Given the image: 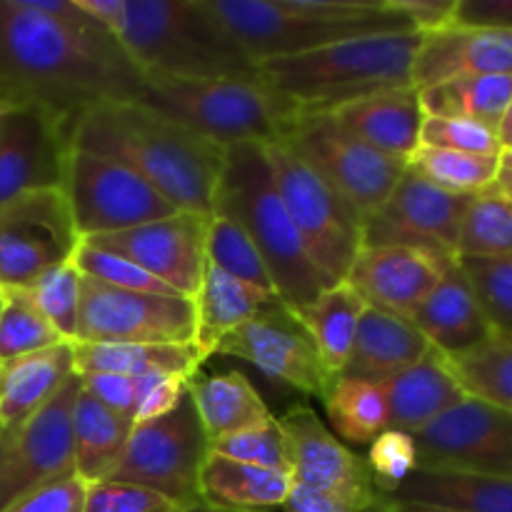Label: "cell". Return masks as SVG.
Returning <instances> with one entry per match:
<instances>
[{
	"instance_id": "1",
	"label": "cell",
	"mask_w": 512,
	"mask_h": 512,
	"mask_svg": "<svg viewBox=\"0 0 512 512\" xmlns=\"http://www.w3.org/2000/svg\"><path fill=\"white\" fill-rule=\"evenodd\" d=\"M0 90L48 110L73 133L93 108L138 100L143 73L100 23L73 25L28 0H0Z\"/></svg>"
},
{
	"instance_id": "2",
	"label": "cell",
	"mask_w": 512,
	"mask_h": 512,
	"mask_svg": "<svg viewBox=\"0 0 512 512\" xmlns=\"http://www.w3.org/2000/svg\"><path fill=\"white\" fill-rule=\"evenodd\" d=\"M70 148L120 160L178 210L213 215L225 148L140 100L108 103L85 113L73 125Z\"/></svg>"
},
{
	"instance_id": "3",
	"label": "cell",
	"mask_w": 512,
	"mask_h": 512,
	"mask_svg": "<svg viewBox=\"0 0 512 512\" xmlns=\"http://www.w3.org/2000/svg\"><path fill=\"white\" fill-rule=\"evenodd\" d=\"M203 8L255 65L363 35L415 30L393 0H203Z\"/></svg>"
},
{
	"instance_id": "4",
	"label": "cell",
	"mask_w": 512,
	"mask_h": 512,
	"mask_svg": "<svg viewBox=\"0 0 512 512\" xmlns=\"http://www.w3.org/2000/svg\"><path fill=\"white\" fill-rule=\"evenodd\" d=\"M213 215L235 220L248 233L273 278L275 295L295 313L333 285L310 260L290 220L265 145L240 143L225 148Z\"/></svg>"
},
{
	"instance_id": "5",
	"label": "cell",
	"mask_w": 512,
	"mask_h": 512,
	"mask_svg": "<svg viewBox=\"0 0 512 512\" xmlns=\"http://www.w3.org/2000/svg\"><path fill=\"white\" fill-rule=\"evenodd\" d=\"M423 33H378L290 58L263 60L255 78L300 110H333L393 88H413V58Z\"/></svg>"
},
{
	"instance_id": "6",
	"label": "cell",
	"mask_w": 512,
	"mask_h": 512,
	"mask_svg": "<svg viewBox=\"0 0 512 512\" xmlns=\"http://www.w3.org/2000/svg\"><path fill=\"white\" fill-rule=\"evenodd\" d=\"M115 38L143 75L255 78V63L210 18L203 0H125Z\"/></svg>"
},
{
	"instance_id": "7",
	"label": "cell",
	"mask_w": 512,
	"mask_h": 512,
	"mask_svg": "<svg viewBox=\"0 0 512 512\" xmlns=\"http://www.w3.org/2000/svg\"><path fill=\"white\" fill-rule=\"evenodd\" d=\"M138 100L223 148L280 143L300 113L298 105L258 78L183 80L143 75Z\"/></svg>"
},
{
	"instance_id": "8",
	"label": "cell",
	"mask_w": 512,
	"mask_h": 512,
	"mask_svg": "<svg viewBox=\"0 0 512 512\" xmlns=\"http://www.w3.org/2000/svg\"><path fill=\"white\" fill-rule=\"evenodd\" d=\"M280 143L308 163L363 223L383 208L408 168L405 160L390 158L340 128L328 110H300Z\"/></svg>"
},
{
	"instance_id": "9",
	"label": "cell",
	"mask_w": 512,
	"mask_h": 512,
	"mask_svg": "<svg viewBox=\"0 0 512 512\" xmlns=\"http://www.w3.org/2000/svg\"><path fill=\"white\" fill-rule=\"evenodd\" d=\"M273 180L310 260L330 283H343L363 248V220L283 143L265 145Z\"/></svg>"
},
{
	"instance_id": "10",
	"label": "cell",
	"mask_w": 512,
	"mask_h": 512,
	"mask_svg": "<svg viewBox=\"0 0 512 512\" xmlns=\"http://www.w3.org/2000/svg\"><path fill=\"white\" fill-rule=\"evenodd\" d=\"M210 443L200 425L193 398L185 393L178 408L160 420L133 425L123 458L108 475L163 495L178 510L200 505L198 480Z\"/></svg>"
},
{
	"instance_id": "11",
	"label": "cell",
	"mask_w": 512,
	"mask_h": 512,
	"mask_svg": "<svg viewBox=\"0 0 512 512\" xmlns=\"http://www.w3.org/2000/svg\"><path fill=\"white\" fill-rule=\"evenodd\" d=\"M60 190L80 240L120 233L178 213L173 203L120 160L70 148Z\"/></svg>"
},
{
	"instance_id": "12",
	"label": "cell",
	"mask_w": 512,
	"mask_h": 512,
	"mask_svg": "<svg viewBox=\"0 0 512 512\" xmlns=\"http://www.w3.org/2000/svg\"><path fill=\"white\" fill-rule=\"evenodd\" d=\"M80 245L60 188L33 190L0 205V288H30L48 270L73 260Z\"/></svg>"
},
{
	"instance_id": "13",
	"label": "cell",
	"mask_w": 512,
	"mask_h": 512,
	"mask_svg": "<svg viewBox=\"0 0 512 512\" xmlns=\"http://www.w3.org/2000/svg\"><path fill=\"white\" fill-rule=\"evenodd\" d=\"M193 300L110 288L83 275L75 343L193 345Z\"/></svg>"
},
{
	"instance_id": "14",
	"label": "cell",
	"mask_w": 512,
	"mask_h": 512,
	"mask_svg": "<svg viewBox=\"0 0 512 512\" xmlns=\"http://www.w3.org/2000/svg\"><path fill=\"white\" fill-rule=\"evenodd\" d=\"M290 453L293 483L323 495L348 512H365L383 495L375 490L365 458L330 433L310 405L300 403L278 418Z\"/></svg>"
},
{
	"instance_id": "15",
	"label": "cell",
	"mask_w": 512,
	"mask_h": 512,
	"mask_svg": "<svg viewBox=\"0 0 512 512\" xmlns=\"http://www.w3.org/2000/svg\"><path fill=\"white\" fill-rule=\"evenodd\" d=\"M470 198L438 188L405 168L383 208L363 223V245H405L443 265L455 263Z\"/></svg>"
},
{
	"instance_id": "16",
	"label": "cell",
	"mask_w": 512,
	"mask_h": 512,
	"mask_svg": "<svg viewBox=\"0 0 512 512\" xmlns=\"http://www.w3.org/2000/svg\"><path fill=\"white\" fill-rule=\"evenodd\" d=\"M215 355L245 360L268 378L320 400L335 383L298 313L280 300L268 303L253 320L225 335Z\"/></svg>"
},
{
	"instance_id": "17",
	"label": "cell",
	"mask_w": 512,
	"mask_h": 512,
	"mask_svg": "<svg viewBox=\"0 0 512 512\" xmlns=\"http://www.w3.org/2000/svg\"><path fill=\"white\" fill-rule=\"evenodd\" d=\"M420 468L460 470L512 480V413L465 398L413 435Z\"/></svg>"
},
{
	"instance_id": "18",
	"label": "cell",
	"mask_w": 512,
	"mask_h": 512,
	"mask_svg": "<svg viewBox=\"0 0 512 512\" xmlns=\"http://www.w3.org/2000/svg\"><path fill=\"white\" fill-rule=\"evenodd\" d=\"M208 225L210 215L178 210L163 220L100 235L83 243L123 255L130 263L140 265L150 275L163 280L178 295L193 300L203 283L205 265H208V255H205Z\"/></svg>"
},
{
	"instance_id": "19",
	"label": "cell",
	"mask_w": 512,
	"mask_h": 512,
	"mask_svg": "<svg viewBox=\"0 0 512 512\" xmlns=\"http://www.w3.org/2000/svg\"><path fill=\"white\" fill-rule=\"evenodd\" d=\"M80 393L78 373L30 420L13 430L0 458V510L40 485L73 470V428L70 415Z\"/></svg>"
},
{
	"instance_id": "20",
	"label": "cell",
	"mask_w": 512,
	"mask_h": 512,
	"mask_svg": "<svg viewBox=\"0 0 512 512\" xmlns=\"http://www.w3.org/2000/svg\"><path fill=\"white\" fill-rule=\"evenodd\" d=\"M70 128L38 105H20L0 120V205L23 193L60 188Z\"/></svg>"
},
{
	"instance_id": "21",
	"label": "cell",
	"mask_w": 512,
	"mask_h": 512,
	"mask_svg": "<svg viewBox=\"0 0 512 512\" xmlns=\"http://www.w3.org/2000/svg\"><path fill=\"white\" fill-rule=\"evenodd\" d=\"M445 268L448 265L438 263L423 250L405 245H363L345 275V283L365 300L368 308H378L413 323L415 313L438 285Z\"/></svg>"
},
{
	"instance_id": "22",
	"label": "cell",
	"mask_w": 512,
	"mask_h": 512,
	"mask_svg": "<svg viewBox=\"0 0 512 512\" xmlns=\"http://www.w3.org/2000/svg\"><path fill=\"white\" fill-rule=\"evenodd\" d=\"M460 75H510L512 30L448 28L423 33L413 58V88L423 90Z\"/></svg>"
},
{
	"instance_id": "23",
	"label": "cell",
	"mask_w": 512,
	"mask_h": 512,
	"mask_svg": "<svg viewBox=\"0 0 512 512\" xmlns=\"http://www.w3.org/2000/svg\"><path fill=\"white\" fill-rule=\"evenodd\" d=\"M413 323L425 335L430 348L448 360L483 345L495 330L458 260L443 270L438 285L415 313Z\"/></svg>"
},
{
	"instance_id": "24",
	"label": "cell",
	"mask_w": 512,
	"mask_h": 512,
	"mask_svg": "<svg viewBox=\"0 0 512 512\" xmlns=\"http://www.w3.org/2000/svg\"><path fill=\"white\" fill-rule=\"evenodd\" d=\"M328 113L340 128L390 158L408 163L410 155L420 148L425 115L415 88L380 90V93L338 105Z\"/></svg>"
},
{
	"instance_id": "25",
	"label": "cell",
	"mask_w": 512,
	"mask_h": 512,
	"mask_svg": "<svg viewBox=\"0 0 512 512\" xmlns=\"http://www.w3.org/2000/svg\"><path fill=\"white\" fill-rule=\"evenodd\" d=\"M380 385L388 405V430L408 435L420 433L468 398L455 378L450 360L435 348H430L413 368Z\"/></svg>"
},
{
	"instance_id": "26",
	"label": "cell",
	"mask_w": 512,
	"mask_h": 512,
	"mask_svg": "<svg viewBox=\"0 0 512 512\" xmlns=\"http://www.w3.org/2000/svg\"><path fill=\"white\" fill-rule=\"evenodd\" d=\"M428 350L430 343L415 323L378 308H365L340 378H358L380 385L413 368Z\"/></svg>"
},
{
	"instance_id": "27",
	"label": "cell",
	"mask_w": 512,
	"mask_h": 512,
	"mask_svg": "<svg viewBox=\"0 0 512 512\" xmlns=\"http://www.w3.org/2000/svg\"><path fill=\"white\" fill-rule=\"evenodd\" d=\"M385 500L445 512H512V480L418 465Z\"/></svg>"
},
{
	"instance_id": "28",
	"label": "cell",
	"mask_w": 512,
	"mask_h": 512,
	"mask_svg": "<svg viewBox=\"0 0 512 512\" xmlns=\"http://www.w3.org/2000/svg\"><path fill=\"white\" fill-rule=\"evenodd\" d=\"M75 375L73 343H60L3 365L0 425L18 430Z\"/></svg>"
},
{
	"instance_id": "29",
	"label": "cell",
	"mask_w": 512,
	"mask_h": 512,
	"mask_svg": "<svg viewBox=\"0 0 512 512\" xmlns=\"http://www.w3.org/2000/svg\"><path fill=\"white\" fill-rule=\"evenodd\" d=\"M293 478L275 470L208 453L198 480L200 505L225 512H270L283 508Z\"/></svg>"
},
{
	"instance_id": "30",
	"label": "cell",
	"mask_w": 512,
	"mask_h": 512,
	"mask_svg": "<svg viewBox=\"0 0 512 512\" xmlns=\"http://www.w3.org/2000/svg\"><path fill=\"white\" fill-rule=\"evenodd\" d=\"M273 300L278 298L240 283L215 265H205L203 283L193 298V348L200 355V360L205 363L210 355H215L225 335L253 320Z\"/></svg>"
},
{
	"instance_id": "31",
	"label": "cell",
	"mask_w": 512,
	"mask_h": 512,
	"mask_svg": "<svg viewBox=\"0 0 512 512\" xmlns=\"http://www.w3.org/2000/svg\"><path fill=\"white\" fill-rule=\"evenodd\" d=\"M188 393L208 443L273 420V413L253 383L235 370L215 375L195 373L188 380Z\"/></svg>"
},
{
	"instance_id": "32",
	"label": "cell",
	"mask_w": 512,
	"mask_h": 512,
	"mask_svg": "<svg viewBox=\"0 0 512 512\" xmlns=\"http://www.w3.org/2000/svg\"><path fill=\"white\" fill-rule=\"evenodd\" d=\"M75 373H110L148 378V375H180L190 380L200 373V355L193 345L148 343H73Z\"/></svg>"
},
{
	"instance_id": "33",
	"label": "cell",
	"mask_w": 512,
	"mask_h": 512,
	"mask_svg": "<svg viewBox=\"0 0 512 512\" xmlns=\"http://www.w3.org/2000/svg\"><path fill=\"white\" fill-rule=\"evenodd\" d=\"M70 428H73L75 475L83 478L85 483L108 480L118 460L123 458V450L133 433V423L100 405L80 385V393L73 403V415H70Z\"/></svg>"
},
{
	"instance_id": "34",
	"label": "cell",
	"mask_w": 512,
	"mask_h": 512,
	"mask_svg": "<svg viewBox=\"0 0 512 512\" xmlns=\"http://www.w3.org/2000/svg\"><path fill=\"white\" fill-rule=\"evenodd\" d=\"M368 308L365 300L348 283H333L310 305L298 310L300 323L313 338L325 368L333 378H340L353 348L360 315Z\"/></svg>"
},
{
	"instance_id": "35",
	"label": "cell",
	"mask_w": 512,
	"mask_h": 512,
	"mask_svg": "<svg viewBox=\"0 0 512 512\" xmlns=\"http://www.w3.org/2000/svg\"><path fill=\"white\" fill-rule=\"evenodd\" d=\"M425 118H465L498 130L512 98L510 75H460L418 90Z\"/></svg>"
},
{
	"instance_id": "36",
	"label": "cell",
	"mask_w": 512,
	"mask_h": 512,
	"mask_svg": "<svg viewBox=\"0 0 512 512\" xmlns=\"http://www.w3.org/2000/svg\"><path fill=\"white\" fill-rule=\"evenodd\" d=\"M335 433L350 445H370L388 430V405L383 385L358 378H335L323 398Z\"/></svg>"
},
{
	"instance_id": "37",
	"label": "cell",
	"mask_w": 512,
	"mask_h": 512,
	"mask_svg": "<svg viewBox=\"0 0 512 512\" xmlns=\"http://www.w3.org/2000/svg\"><path fill=\"white\" fill-rule=\"evenodd\" d=\"M468 398L512 413V335L493 330L483 345L450 360Z\"/></svg>"
},
{
	"instance_id": "38",
	"label": "cell",
	"mask_w": 512,
	"mask_h": 512,
	"mask_svg": "<svg viewBox=\"0 0 512 512\" xmlns=\"http://www.w3.org/2000/svg\"><path fill=\"white\" fill-rule=\"evenodd\" d=\"M408 170L450 193L475 195L495 185L500 173V155H475L420 145L410 155Z\"/></svg>"
},
{
	"instance_id": "39",
	"label": "cell",
	"mask_w": 512,
	"mask_h": 512,
	"mask_svg": "<svg viewBox=\"0 0 512 512\" xmlns=\"http://www.w3.org/2000/svg\"><path fill=\"white\" fill-rule=\"evenodd\" d=\"M458 258H512V203L495 188L470 198L460 225Z\"/></svg>"
},
{
	"instance_id": "40",
	"label": "cell",
	"mask_w": 512,
	"mask_h": 512,
	"mask_svg": "<svg viewBox=\"0 0 512 512\" xmlns=\"http://www.w3.org/2000/svg\"><path fill=\"white\" fill-rule=\"evenodd\" d=\"M205 255H208V263L220 268L223 273L233 275L235 280L260 290V293L278 298L273 288V278H270L258 248L235 220L223 218V215H210Z\"/></svg>"
},
{
	"instance_id": "41",
	"label": "cell",
	"mask_w": 512,
	"mask_h": 512,
	"mask_svg": "<svg viewBox=\"0 0 512 512\" xmlns=\"http://www.w3.org/2000/svg\"><path fill=\"white\" fill-rule=\"evenodd\" d=\"M5 303L0 310V365L23 355L68 343L58 330L45 320L35 300L23 288H3Z\"/></svg>"
},
{
	"instance_id": "42",
	"label": "cell",
	"mask_w": 512,
	"mask_h": 512,
	"mask_svg": "<svg viewBox=\"0 0 512 512\" xmlns=\"http://www.w3.org/2000/svg\"><path fill=\"white\" fill-rule=\"evenodd\" d=\"M80 288H83V273L75 268L73 260L48 270L30 288H25L45 320L68 343H75V333H78Z\"/></svg>"
},
{
	"instance_id": "43",
	"label": "cell",
	"mask_w": 512,
	"mask_h": 512,
	"mask_svg": "<svg viewBox=\"0 0 512 512\" xmlns=\"http://www.w3.org/2000/svg\"><path fill=\"white\" fill-rule=\"evenodd\" d=\"M210 453L228 460L290 475V453L278 418L210 443Z\"/></svg>"
},
{
	"instance_id": "44",
	"label": "cell",
	"mask_w": 512,
	"mask_h": 512,
	"mask_svg": "<svg viewBox=\"0 0 512 512\" xmlns=\"http://www.w3.org/2000/svg\"><path fill=\"white\" fill-rule=\"evenodd\" d=\"M73 263L85 278H93L98 283L110 285V288L128 290V293H148V295H178L173 288L150 275L140 265L130 263L123 255L108 253L95 245H88L80 240L78 250L73 255Z\"/></svg>"
},
{
	"instance_id": "45",
	"label": "cell",
	"mask_w": 512,
	"mask_h": 512,
	"mask_svg": "<svg viewBox=\"0 0 512 512\" xmlns=\"http://www.w3.org/2000/svg\"><path fill=\"white\" fill-rule=\"evenodd\" d=\"M485 315L512 335V258H458Z\"/></svg>"
},
{
	"instance_id": "46",
	"label": "cell",
	"mask_w": 512,
	"mask_h": 512,
	"mask_svg": "<svg viewBox=\"0 0 512 512\" xmlns=\"http://www.w3.org/2000/svg\"><path fill=\"white\" fill-rule=\"evenodd\" d=\"M365 463H368L375 490H378L383 498H388V495H393L395 490L405 483V478L418 468L415 438L408 433H400V430H385V433H380L378 438L368 445Z\"/></svg>"
},
{
	"instance_id": "47",
	"label": "cell",
	"mask_w": 512,
	"mask_h": 512,
	"mask_svg": "<svg viewBox=\"0 0 512 512\" xmlns=\"http://www.w3.org/2000/svg\"><path fill=\"white\" fill-rule=\"evenodd\" d=\"M420 145L475 155L503 153L498 130L465 118H425L423 130H420Z\"/></svg>"
},
{
	"instance_id": "48",
	"label": "cell",
	"mask_w": 512,
	"mask_h": 512,
	"mask_svg": "<svg viewBox=\"0 0 512 512\" xmlns=\"http://www.w3.org/2000/svg\"><path fill=\"white\" fill-rule=\"evenodd\" d=\"M173 503L148 488L98 480L85 488L83 512H175Z\"/></svg>"
},
{
	"instance_id": "49",
	"label": "cell",
	"mask_w": 512,
	"mask_h": 512,
	"mask_svg": "<svg viewBox=\"0 0 512 512\" xmlns=\"http://www.w3.org/2000/svg\"><path fill=\"white\" fill-rule=\"evenodd\" d=\"M158 375H148V378H130V375H110V373H90L80 375V385L88 395H93L100 405L113 410L120 418L133 423L135 410H138L140 398L148 390L150 380Z\"/></svg>"
},
{
	"instance_id": "50",
	"label": "cell",
	"mask_w": 512,
	"mask_h": 512,
	"mask_svg": "<svg viewBox=\"0 0 512 512\" xmlns=\"http://www.w3.org/2000/svg\"><path fill=\"white\" fill-rule=\"evenodd\" d=\"M85 488L88 483L70 473L30 490L0 512H83Z\"/></svg>"
},
{
	"instance_id": "51",
	"label": "cell",
	"mask_w": 512,
	"mask_h": 512,
	"mask_svg": "<svg viewBox=\"0 0 512 512\" xmlns=\"http://www.w3.org/2000/svg\"><path fill=\"white\" fill-rule=\"evenodd\" d=\"M185 393H188V380L180 378V375H158V378H153L143 398H140L133 425L150 423V420H160L170 415L178 408L180 400L185 398Z\"/></svg>"
},
{
	"instance_id": "52",
	"label": "cell",
	"mask_w": 512,
	"mask_h": 512,
	"mask_svg": "<svg viewBox=\"0 0 512 512\" xmlns=\"http://www.w3.org/2000/svg\"><path fill=\"white\" fill-rule=\"evenodd\" d=\"M455 28L512 30V0H455Z\"/></svg>"
},
{
	"instance_id": "53",
	"label": "cell",
	"mask_w": 512,
	"mask_h": 512,
	"mask_svg": "<svg viewBox=\"0 0 512 512\" xmlns=\"http://www.w3.org/2000/svg\"><path fill=\"white\" fill-rule=\"evenodd\" d=\"M393 5L418 33H433L453 23L455 0H393Z\"/></svg>"
},
{
	"instance_id": "54",
	"label": "cell",
	"mask_w": 512,
	"mask_h": 512,
	"mask_svg": "<svg viewBox=\"0 0 512 512\" xmlns=\"http://www.w3.org/2000/svg\"><path fill=\"white\" fill-rule=\"evenodd\" d=\"M283 512H348V510L340 508V505H335V503H330L328 498H323V495L303 488V485L293 483L288 500H285V505H283Z\"/></svg>"
},
{
	"instance_id": "55",
	"label": "cell",
	"mask_w": 512,
	"mask_h": 512,
	"mask_svg": "<svg viewBox=\"0 0 512 512\" xmlns=\"http://www.w3.org/2000/svg\"><path fill=\"white\" fill-rule=\"evenodd\" d=\"M498 140H500V148L503 150H512V98L505 108L503 120L498 125Z\"/></svg>"
},
{
	"instance_id": "56",
	"label": "cell",
	"mask_w": 512,
	"mask_h": 512,
	"mask_svg": "<svg viewBox=\"0 0 512 512\" xmlns=\"http://www.w3.org/2000/svg\"><path fill=\"white\" fill-rule=\"evenodd\" d=\"M493 188L498 190L505 200H510L512 203V168H503V165H500V173L498 178H495Z\"/></svg>"
},
{
	"instance_id": "57",
	"label": "cell",
	"mask_w": 512,
	"mask_h": 512,
	"mask_svg": "<svg viewBox=\"0 0 512 512\" xmlns=\"http://www.w3.org/2000/svg\"><path fill=\"white\" fill-rule=\"evenodd\" d=\"M15 108H20V105L15 103L8 93H3V90H0V120H3L8 113H13Z\"/></svg>"
},
{
	"instance_id": "58",
	"label": "cell",
	"mask_w": 512,
	"mask_h": 512,
	"mask_svg": "<svg viewBox=\"0 0 512 512\" xmlns=\"http://www.w3.org/2000/svg\"><path fill=\"white\" fill-rule=\"evenodd\" d=\"M390 508L395 512H445V510H435V508H420V505H398L390 503Z\"/></svg>"
},
{
	"instance_id": "59",
	"label": "cell",
	"mask_w": 512,
	"mask_h": 512,
	"mask_svg": "<svg viewBox=\"0 0 512 512\" xmlns=\"http://www.w3.org/2000/svg\"><path fill=\"white\" fill-rule=\"evenodd\" d=\"M10 438H13V430H8L5 425H0V458H3L5 448H8Z\"/></svg>"
},
{
	"instance_id": "60",
	"label": "cell",
	"mask_w": 512,
	"mask_h": 512,
	"mask_svg": "<svg viewBox=\"0 0 512 512\" xmlns=\"http://www.w3.org/2000/svg\"><path fill=\"white\" fill-rule=\"evenodd\" d=\"M365 512H395L393 508H390V503H388V500H380V503H375L373 505V508H368V510H365Z\"/></svg>"
},
{
	"instance_id": "61",
	"label": "cell",
	"mask_w": 512,
	"mask_h": 512,
	"mask_svg": "<svg viewBox=\"0 0 512 512\" xmlns=\"http://www.w3.org/2000/svg\"><path fill=\"white\" fill-rule=\"evenodd\" d=\"M500 165H503V168H512V150H503V153H500Z\"/></svg>"
},
{
	"instance_id": "62",
	"label": "cell",
	"mask_w": 512,
	"mask_h": 512,
	"mask_svg": "<svg viewBox=\"0 0 512 512\" xmlns=\"http://www.w3.org/2000/svg\"><path fill=\"white\" fill-rule=\"evenodd\" d=\"M175 512H225V510H213V508H205V505H195V508H185V510H175Z\"/></svg>"
},
{
	"instance_id": "63",
	"label": "cell",
	"mask_w": 512,
	"mask_h": 512,
	"mask_svg": "<svg viewBox=\"0 0 512 512\" xmlns=\"http://www.w3.org/2000/svg\"><path fill=\"white\" fill-rule=\"evenodd\" d=\"M3 303H5V290L0 288V310H3Z\"/></svg>"
},
{
	"instance_id": "64",
	"label": "cell",
	"mask_w": 512,
	"mask_h": 512,
	"mask_svg": "<svg viewBox=\"0 0 512 512\" xmlns=\"http://www.w3.org/2000/svg\"><path fill=\"white\" fill-rule=\"evenodd\" d=\"M0 375H3V365H0Z\"/></svg>"
}]
</instances>
